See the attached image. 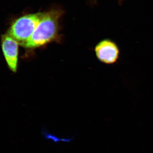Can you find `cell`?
Listing matches in <instances>:
<instances>
[{"instance_id":"1","label":"cell","mask_w":153,"mask_h":153,"mask_svg":"<svg viewBox=\"0 0 153 153\" xmlns=\"http://www.w3.org/2000/svg\"><path fill=\"white\" fill-rule=\"evenodd\" d=\"M60 14L57 11L44 13L36 30L23 47L34 49L42 47L55 39L57 34Z\"/></svg>"},{"instance_id":"2","label":"cell","mask_w":153,"mask_h":153,"mask_svg":"<svg viewBox=\"0 0 153 153\" xmlns=\"http://www.w3.org/2000/svg\"><path fill=\"white\" fill-rule=\"evenodd\" d=\"M44 15L38 13L19 18L11 26L8 34L23 46L33 35Z\"/></svg>"},{"instance_id":"3","label":"cell","mask_w":153,"mask_h":153,"mask_svg":"<svg viewBox=\"0 0 153 153\" xmlns=\"http://www.w3.org/2000/svg\"><path fill=\"white\" fill-rule=\"evenodd\" d=\"M97 57L100 61L106 64H113L118 60L120 50L117 44L109 40L100 42L95 48Z\"/></svg>"},{"instance_id":"4","label":"cell","mask_w":153,"mask_h":153,"mask_svg":"<svg viewBox=\"0 0 153 153\" xmlns=\"http://www.w3.org/2000/svg\"><path fill=\"white\" fill-rule=\"evenodd\" d=\"M19 43L8 34L2 36V49L9 68L13 72L17 71L19 55Z\"/></svg>"},{"instance_id":"5","label":"cell","mask_w":153,"mask_h":153,"mask_svg":"<svg viewBox=\"0 0 153 153\" xmlns=\"http://www.w3.org/2000/svg\"><path fill=\"white\" fill-rule=\"evenodd\" d=\"M41 134L43 137L45 138V139L47 140H51L53 141L54 143H57L60 142H65L66 143L70 142L74 138V135L72 137L70 138H61L57 137V136L52 134L51 133L48 131V130L45 128H43L41 131Z\"/></svg>"}]
</instances>
